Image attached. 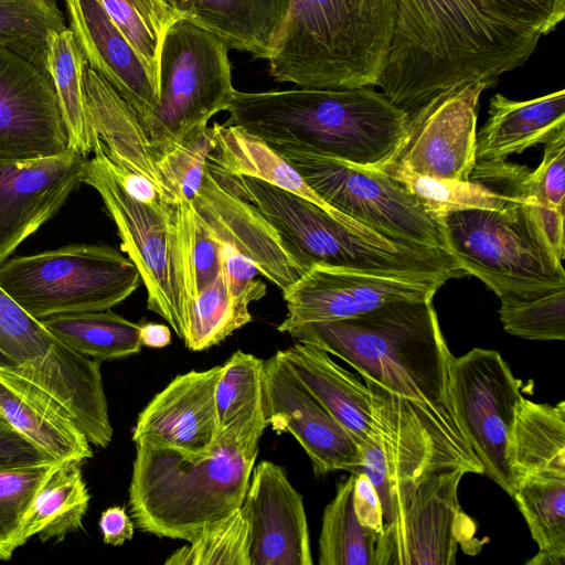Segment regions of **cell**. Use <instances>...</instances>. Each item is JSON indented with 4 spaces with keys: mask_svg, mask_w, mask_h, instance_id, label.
Segmentation results:
<instances>
[{
    "mask_svg": "<svg viewBox=\"0 0 565 565\" xmlns=\"http://www.w3.org/2000/svg\"><path fill=\"white\" fill-rule=\"evenodd\" d=\"M135 445L128 504L136 526L186 542L242 505L258 455V448L226 441L200 456Z\"/></svg>",
    "mask_w": 565,
    "mask_h": 565,
    "instance_id": "277c9868",
    "label": "cell"
},
{
    "mask_svg": "<svg viewBox=\"0 0 565 565\" xmlns=\"http://www.w3.org/2000/svg\"><path fill=\"white\" fill-rule=\"evenodd\" d=\"M252 320L248 305L228 291L222 273L198 292L183 340L192 351L218 344Z\"/></svg>",
    "mask_w": 565,
    "mask_h": 565,
    "instance_id": "ab89813d",
    "label": "cell"
},
{
    "mask_svg": "<svg viewBox=\"0 0 565 565\" xmlns=\"http://www.w3.org/2000/svg\"><path fill=\"white\" fill-rule=\"evenodd\" d=\"M531 207L547 245L562 262L565 256L564 211L531 198Z\"/></svg>",
    "mask_w": 565,
    "mask_h": 565,
    "instance_id": "f907efd6",
    "label": "cell"
},
{
    "mask_svg": "<svg viewBox=\"0 0 565 565\" xmlns=\"http://www.w3.org/2000/svg\"><path fill=\"white\" fill-rule=\"evenodd\" d=\"M443 285L313 264L281 291L287 316L277 330L354 318L396 300L433 299Z\"/></svg>",
    "mask_w": 565,
    "mask_h": 565,
    "instance_id": "9a60e30c",
    "label": "cell"
},
{
    "mask_svg": "<svg viewBox=\"0 0 565 565\" xmlns=\"http://www.w3.org/2000/svg\"><path fill=\"white\" fill-rule=\"evenodd\" d=\"M215 147V128L206 125L154 157L173 190L192 203Z\"/></svg>",
    "mask_w": 565,
    "mask_h": 565,
    "instance_id": "7bdbcfd3",
    "label": "cell"
},
{
    "mask_svg": "<svg viewBox=\"0 0 565 565\" xmlns=\"http://www.w3.org/2000/svg\"><path fill=\"white\" fill-rule=\"evenodd\" d=\"M440 223L450 255L499 299H530L565 287L562 262L537 226L531 196L503 210L450 212Z\"/></svg>",
    "mask_w": 565,
    "mask_h": 565,
    "instance_id": "52a82bcc",
    "label": "cell"
},
{
    "mask_svg": "<svg viewBox=\"0 0 565 565\" xmlns=\"http://www.w3.org/2000/svg\"><path fill=\"white\" fill-rule=\"evenodd\" d=\"M382 169L402 181L439 222L450 212L469 209L503 210L511 202L522 198L499 193L472 179L457 181L419 175L393 163Z\"/></svg>",
    "mask_w": 565,
    "mask_h": 565,
    "instance_id": "8d00e7d4",
    "label": "cell"
},
{
    "mask_svg": "<svg viewBox=\"0 0 565 565\" xmlns=\"http://www.w3.org/2000/svg\"><path fill=\"white\" fill-rule=\"evenodd\" d=\"M540 166L529 171L523 182L525 196L564 211L565 199V131L544 143Z\"/></svg>",
    "mask_w": 565,
    "mask_h": 565,
    "instance_id": "ee69618b",
    "label": "cell"
},
{
    "mask_svg": "<svg viewBox=\"0 0 565 565\" xmlns=\"http://www.w3.org/2000/svg\"><path fill=\"white\" fill-rule=\"evenodd\" d=\"M70 29L90 68L136 111L142 124L159 102L146 64L98 0H65Z\"/></svg>",
    "mask_w": 565,
    "mask_h": 565,
    "instance_id": "44dd1931",
    "label": "cell"
},
{
    "mask_svg": "<svg viewBox=\"0 0 565 565\" xmlns=\"http://www.w3.org/2000/svg\"><path fill=\"white\" fill-rule=\"evenodd\" d=\"M290 4L291 0H188L181 17L218 36L228 49L268 61Z\"/></svg>",
    "mask_w": 565,
    "mask_h": 565,
    "instance_id": "4316f807",
    "label": "cell"
},
{
    "mask_svg": "<svg viewBox=\"0 0 565 565\" xmlns=\"http://www.w3.org/2000/svg\"><path fill=\"white\" fill-rule=\"evenodd\" d=\"M51 75L68 139V149L87 156L94 150L84 90V56L70 28L55 34L49 49Z\"/></svg>",
    "mask_w": 565,
    "mask_h": 565,
    "instance_id": "e575fe53",
    "label": "cell"
},
{
    "mask_svg": "<svg viewBox=\"0 0 565 565\" xmlns=\"http://www.w3.org/2000/svg\"><path fill=\"white\" fill-rule=\"evenodd\" d=\"M395 21L396 0H291L269 76L297 87H375Z\"/></svg>",
    "mask_w": 565,
    "mask_h": 565,
    "instance_id": "5b68a950",
    "label": "cell"
},
{
    "mask_svg": "<svg viewBox=\"0 0 565 565\" xmlns=\"http://www.w3.org/2000/svg\"><path fill=\"white\" fill-rule=\"evenodd\" d=\"M1 415V414H0Z\"/></svg>",
    "mask_w": 565,
    "mask_h": 565,
    "instance_id": "11a10c76",
    "label": "cell"
},
{
    "mask_svg": "<svg viewBox=\"0 0 565 565\" xmlns=\"http://www.w3.org/2000/svg\"><path fill=\"white\" fill-rule=\"evenodd\" d=\"M135 47L159 87V57L168 28L180 15L164 0H98Z\"/></svg>",
    "mask_w": 565,
    "mask_h": 565,
    "instance_id": "74e56055",
    "label": "cell"
},
{
    "mask_svg": "<svg viewBox=\"0 0 565 565\" xmlns=\"http://www.w3.org/2000/svg\"><path fill=\"white\" fill-rule=\"evenodd\" d=\"M218 435L226 441L258 448L267 420L264 399V360L243 351L222 364L215 388Z\"/></svg>",
    "mask_w": 565,
    "mask_h": 565,
    "instance_id": "83f0119b",
    "label": "cell"
},
{
    "mask_svg": "<svg viewBox=\"0 0 565 565\" xmlns=\"http://www.w3.org/2000/svg\"><path fill=\"white\" fill-rule=\"evenodd\" d=\"M512 499L539 546L526 565H564L565 476L526 477L516 484Z\"/></svg>",
    "mask_w": 565,
    "mask_h": 565,
    "instance_id": "1f68e13d",
    "label": "cell"
},
{
    "mask_svg": "<svg viewBox=\"0 0 565 565\" xmlns=\"http://www.w3.org/2000/svg\"><path fill=\"white\" fill-rule=\"evenodd\" d=\"M140 341L142 347L163 348L171 342L170 328L162 323L148 322L140 324Z\"/></svg>",
    "mask_w": 565,
    "mask_h": 565,
    "instance_id": "f5cc1de1",
    "label": "cell"
},
{
    "mask_svg": "<svg viewBox=\"0 0 565 565\" xmlns=\"http://www.w3.org/2000/svg\"><path fill=\"white\" fill-rule=\"evenodd\" d=\"M83 183L100 195L117 227L121 249L137 267L147 307L184 340L198 296L193 263L195 212L189 201L142 203L120 185L97 140Z\"/></svg>",
    "mask_w": 565,
    "mask_h": 565,
    "instance_id": "8992f818",
    "label": "cell"
},
{
    "mask_svg": "<svg viewBox=\"0 0 565 565\" xmlns=\"http://www.w3.org/2000/svg\"><path fill=\"white\" fill-rule=\"evenodd\" d=\"M68 150L51 75L0 45V160H31Z\"/></svg>",
    "mask_w": 565,
    "mask_h": 565,
    "instance_id": "5bb4252c",
    "label": "cell"
},
{
    "mask_svg": "<svg viewBox=\"0 0 565 565\" xmlns=\"http://www.w3.org/2000/svg\"><path fill=\"white\" fill-rule=\"evenodd\" d=\"M249 527V565H312L302 495L268 460L253 468L241 505Z\"/></svg>",
    "mask_w": 565,
    "mask_h": 565,
    "instance_id": "d6986e66",
    "label": "cell"
},
{
    "mask_svg": "<svg viewBox=\"0 0 565 565\" xmlns=\"http://www.w3.org/2000/svg\"><path fill=\"white\" fill-rule=\"evenodd\" d=\"M354 482L353 473L339 482L334 498L324 508L319 536L320 565H377L381 534L358 519Z\"/></svg>",
    "mask_w": 565,
    "mask_h": 565,
    "instance_id": "d6a6232c",
    "label": "cell"
},
{
    "mask_svg": "<svg viewBox=\"0 0 565 565\" xmlns=\"http://www.w3.org/2000/svg\"><path fill=\"white\" fill-rule=\"evenodd\" d=\"M224 126L284 147L382 169L408 132V116L373 87L234 92Z\"/></svg>",
    "mask_w": 565,
    "mask_h": 565,
    "instance_id": "3957f363",
    "label": "cell"
},
{
    "mask_svg": "<svg viewBox=\"0 0 565 565\" xmlns=\"http://www.w3.org/2000/svg\"><path fill=\"white\" fill-rule=\"evenodd\" d=\"M459 468L428 475L397 519L385 523L377 544V565H454L458 548L481 551L476 524L458 499Z\"/></svg>",
    "mask_w": 565,
    "mask_h": 565,
    "instance_id": "7c38bea8",
    "label": "cell"
},
{
    "mask_svg": "<svg viewBox=\"0 0 565 565\" xmlns=\"http://www.w3.org/2000/svg\"><path fill=\"white\" fill-rule=\"evenodd\" d=\"M65 29L55 0H0V45L47 74L50 42Z\"/></svg>",
    "mask_w": 565,
    "mask_h": 565,
    "instance_id": "d590c367",
    "label": "cell"
},
{
    "mask_svg": "<svg viewBox=\"0 0 565 565\" xmlns=\"http://www.w3.org/2000/svg\"><path fill=\"white\" fill-rule=\"evenodd\" d=\"M221 273L230 294L237 300L249 305L266 294L265 284L254 279L258 270L253 262L224 243H221Z\"/></svg>",
    "mask_w": 565,
    "mask_h": 565,
    "instance_id": "bcb514c9",
    "label": "cell"
},
{
    "mask_svg": "<svg viewBox=\"0 0 565 565\" xmlns=\"http://www.w3.org/2000/svg\"><path fill=\"white\" fill-rule=\"evenodd\" d=\"M192 205L221 243L250 259L258 273L281 291L311 267L250 203L224 188L207 166Z\"/></svg>",
    "mask_w": 565,
    "mask_h": 565,
    "instance_id": "ac0fdd59",
    "label": "cell"
},
{
    "mask_svg": "<svg viewBox=\"0 0 565 565\" xmlns=\"http://www.w3.org/2000/svg\"><path fill=\"white\" fill-rule=\"evenodd\" d=\"M507 21L541 36L555 31L565 17V0H491Z\"/></svg>",
    "mask_w": 565,
    "mask_h": 565,
    "instance_id": "f6af8a7d",
    "label": "cell"
},
{
    "mask_svg": "<svg viewBox=\"0 0 565 565\" xmlns=\"http://www.w3.org/2000/svg\"><path fill=\"white\" fill-rule=\"evenodd\" d=\"M83 90L94 145L98 140L115 164L148 177L169 201H188L173 190L158 166L136 111L86 62Z\"/></svg>",
    "mask_w": 565,
    "mask_h": 565,
    "instance_id": "7402d4cb",
    "label": "cell"
},
{
    "mask_svg": "<svg viewBox=\"0 0 565 565\" xmlns=\"http://www.w3.org/2000/svg\"><path fill=\"white\" fill-rule=\"evenodd\" d=\"M565 131V90L518 102L495 94L476 134L477 161H503Z\"/></svg>",
    "mask_w": 565,
    "mask_h": 565,
    "instance_id": "d4e9b609",
    "label": "cell"
},
{
    "mask_svg": "<svg viewBox=\"0 0 565 565\" xmlns=\"http://www.w3.org/2000/svg\"><path fill=\"white\" fill-rule=\"evenodd\" d=\"M291 373L361 446L376 437L371 393L323 349L296 342L276 352Z\"/></svg>",
    "mask_w": 565,
    "mask_h": 565,
    "instance_id": "cb8c5ba5",
    "label": "cell"
},
{
    "mask_svg": "<svg viewBox=\"0 0 565 565\" xmlns=\"http://www.w3.org/2000/svg\"><path fill=\"white\" fill-rule=\"evenodd\" d=\"M164 1L181 17L188 0H164Z\"/></svg>",
    "mask_w": 565,
    "mask_h": 565,
    "instance_id": "db71d44e",
    "label": "cell"
},
{
    "mask_svg": "<svg viewBox=\"0 0 565 565\" xmlns=\"http://www.w3.org/2000/svg\"><path fill=\"white\" fill-rule=\"evenodd\" d=\"M541 35L518 26L491 0H396L392 45L377 86L411 117L471 82H494L523 65Z\"/></svg>",
    "mask_w": 565,
    "mask_h": 565,
    "instance_id": "7a4b0ae2",
    "label": "cell"
},
{
    "mask_svg": "<svg viewBox=\"0 0 565 565\" xmlns=\"http://www.w3.org/2000/svg\"><path fill=\"white\" fill-rule=\"evenodd\" d=\"M51 459L54 458L32 444L0 415V462L34 463Z\"/></svg>",
    "mask_w": 565,
    "mask_h": 565,
    "instance_id": "c3c4849f",
    "label": "cell"
},
{
    "mask_svg": "<svg viewBox=\"0 0 565 565\" xmlns=\"http://www.w3.org/2000/svg\"><path fill=\"white\" fill-rule=\"evenodd\" d=\"M274 149L342 214L390 241L447 250L441 223L383 169L290 148Z\"/></svg>",
    "mask_w": 565,
    "mask_h": 565,
    "instance_id": "30bf717a",
    "label": "cell"
},
{
    "mask_svg": "<svg viewBox=\"0 0 565 565\" xmlns=\"http://www.w3.org/2000/svg\"><path fill=\"white\" fill-rule=\"evenodd\" d=\"M0 414L56 460L82 463L93 457L86 435L56 398L3 369H0Z\"/></svg>",
    "mask_w": 565,
    "mask_h": 565,
    "instance_id": "603a6c76",
    "label": "cell"
},
{
    "mask_svg": "<svg viewBox=\"0 0 565 565\" xmlns=\"http://www.w3.org/2000/svg\"><path fill=\"white\" fill-rule=\"evenodd\" d=\"M58 340L0 287V369L34 379L53 363Z\"/></svg>",
    "mask_w": 565,
    "mask_h": 565,
    "instance_id": "836d02e7",
    "label": "cell"
},
{
    "mask_svg": "<svg viewBox=\"0 0 565 565\" xmlns=\"http://www.w3.org/2000/svg\"><path fill=\"white\" fill-rule=\"evenodd\" d=\"M508 462L514 490L530 476H565L564 401L555 405L526 398L520 402L510 434Z\"/></svg>",
    "mask_w": 565,
    "mask_h": 565,
    "instance_id": "f1b7e54d",
    "label": "cell"
},
{
    "mask_svg": "<svg viewBox=\"0 0 565 565\" xmlns=\"http://www.w3.org/2000/svg\"><path fill=\"white\" fill-rule=\"evenodd\" d=\"M497 83L481 81L448 90L408 117V132L391 163L419 175L468 181L476 164L479 99Z\"/></svg>",
    "mask_w": 565,
    "mask_h": 565,
    "instance_id": "4fadbf2b",
    "label": "cell"
},
{
    "mask_svg": "<svg viewBox=\"0 0 565 565\" xmlns=\"http://www.w3.org/2000/svg\"><path fill=\"white\" fill-rule=\"evenodd\" d=\"M228 50L183 17L168 28L159 57V102L141 124L154 154L226 110L235 92Z\"/></svg>",
    "mask_w": 565,
    "mask_h": 565,
    "instance_id": "9c48e42d",
    "label": "cell"
},
{
    "mask_svg": "<svg viewBox=\"0 0 565 565\" xmlns=\"http://www.w3.org/2000/svg\"><path fill=\"white\" fill-rule=\"evenodd\" d=\"M287 333L362 376L383 450L377 481L395 511L435 471L482 473L456 414L454 355L433 299L391 301L354 318L305 323Z\"/></svg>",
    "mask_w": 565,
    "mask_h": 565,
    "instance_id": "6da1fadb",
    "label": "cell"
},
{
    "mask_svg": "<svg viewBox=\"0 0 565 565\" xmlns=\"http://www.w3.org/2000/svg\"><path fill=\"white\" fill-rule=\"evenodd\" d=\"M41 322L64 345L98 362L134 355L142 348L140 324L110 309L58 313Z\"/></svg>",
    "mask_w": 565,
    "mask_h": 565,
    "instance_id": "4dcf8cb0",
    "label": "cell"
},
{
    "mask_svg": "<svg viewBox=\"0 0 565 565\" xmlns=\"http://www.w3.org/2000/svg\"><path fill=\"white\" fill-rule=\"evenodd\" d=\"M267 425L289 433L308 455L316 477L333 471L362 473L355 438L291 373L277 353L264 361Z\"/></svg>",
    "mask_w": 565,
    "mask_h": 565,
    "instance_id": "2e32d148",
    "label": "cell"
},
{
    "mask_svg": "<svg viewBox=\"0 0 565 565\" xmlns=\"http://www.w3.org/2000/svg\"><path fill=\"white\" fill-rule=\"evenodd\" d=\"M353 503L360 522L382 534L384 516L377 492L364 473L355 476Z\"/></svg>",
    "mask_w": 565,
    "mask_h": 565,
    "instance_id": "681fc988",
    "label": "cell"
},
{
    "mask_svg": "<svg viewBox=\"0 0 565 565\" xmlns=\"http://www.w3.org/2000/svg\"><path fill=\"white\" fill-rule=\"evenodd\" d=\"M222 365L175 376L139 414L135 443L146 441L183 454H207L218 435L215 388Z\"/></svg>",
    "mask_w": 565,
    "mask_h": 565,
    "instance_id": "ffe728a7",
    "label": "cell"
},
{
    "mask_svg": "<svg viewBox=\"0 0 565 565\" xmlns=\"http://www.w3.org/2000/svg\"><path fill=\"white\" fill-rule=\"evenodd\" d=\"M61 462H0V561H9L21 546V529L32 500Z\"/></svg>",
    "mask_w": 565,
    "mask_h": 565,
    "instance_id": "f35d334b",
    "label": "cell"
},
{
    "mask_svg": "<svg viewBox=\"0 0 565 565\" xmlns=\"http://www.w3.org/2000/svg\"><path fill=\"white\" fill-rule=\"evenodd\" d=\"M213 126L216 147L207 159L211 168L227 174H243L267 182L315 203L361 235L376 241H390L329 205L302 175L264 140L236 126H224L218 122H213Z\"/></svg>",
    "mask_w": 565,
    "mask_h": 565,
    "instance_id": "484cf974",
    "label": "cell"
},
{
    "mask_svg": "<svg viewBox=\"0 0 565 565\" xmlns=\"http://www.w3.org/2000/svg\"><path fill=\"white\" fill-rule=\"evenodd\" d=\"M167 565H249L248 521L239 507L177 550Z\"/></svg>",
    "mask_w": 565,
    "mask_h": 565,
    "instance_id": "60d3db41",
    "label": "cell"
},
{
    "mask_svg": "<svg viewBox=\"0 0 565 565\" xmlns=\"http://www.w3.org/2000/svg\"><path fill=\"white\" fill-rule=\"evenodd\" d=\"M79 465L62 461L38 490L23 521L21 546L34 535L60 542L82 527L90 495Z\"/></svg>",
    "mask_w": 565,
    "mask_h": 565,
    "instance_id": "f546056e",
    "label": "cell"
},
{
    "mask_svg": "<svg viewBox=\"0 0 565 565\" xmlns=\"http://www.w3.org/2000/svg\"><path fill=\"white\" fill-rule=\"evenodd\" d=\"M503 329L527 340L565 339V287L530 299L501 298Z\"/></svg>",
    "mask_w": 565,
    "mask_h": 565,
    "instance_id": "b9f144b4",
    "label": "cell"
},
{
    "mask_svg": "<svg viewBox=\"0 0 565 565\" xmlns=\"http://www.w3.org/2000/svg\"><path fill=\"white\" fill-rule=\"evenodd\" d=\"M86 160L70 149L46 158L0 160V265L83 183Z\"/></svg>",
    "mask_w": 565,
    "mask_h": 565,
    "instance_id": "e0dca14e",
    "label": "cell"
},
{
    "mask_svg": "<svg viewBox=\"0 0 565 565\" xmlns=\"http://www.w3.org/2000/svg\"><path fill=\"white\" fill-rule=\"evenodd\" d=\"M193 263L199 292L221 271V243L196 213Z\"/></svg>",
    "mask_w": 565,
    "mask_h": 565,
    "instance_id": "7dc6e473",
    "label": "cell"
},
{
    "mask_svg": "<svg viewBox=\"0 0 565 565\" xmlns=\"http://www.w3.org/2000/svg\"><path fill=\"white\" fill-rule=\"evenodd\" d=\"M451 391L461 428L482 473L511 498L508 446L522 382L495 350L473 348L451 362Z\"/></svg>",
    "mask_w": 565,
    "mask_h": 565,
    "instance_id": "8fae6325",
    "label": "cell"
},
{
    "mask_svg": "<svg viewBox=\"0 0 565 565\" xmlns=\"http://www.w3.org/2000/svg\"><path fill=\"white\" fill-rule=\"evenodd\" d=\"M98 524L106 544L119 546L134 535V523L121 507L106 509Z\"/></svg>",
    "mask_w": 565,
    "mask_h": 565,
    "instance_id": "816d5d0a",
    "label": "cell"
},
{
    "mask_svg": "<svg viewBox=\"0 0 565 565\" xmlns=\"http://www.w3.org/2000/svg\"><path fill=\"white\" fill-rule=\"evenodd\" d=\"M140 282L130 258L108 245H66L0 265V287L38 320L111 309Z\"/></svg>",
    "mask_w": 565,
    "mask_h": 565,
    "instance_id": "ba28073f",
    "label": "cell"
}]
</instances>
